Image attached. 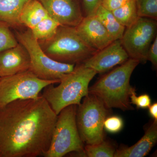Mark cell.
Returning a JSON list of instances; mask_svg holds the SVG:
<instances>
[{
  "label": "cell",
  "mask_w": 157,
  "mask_h": 157,
  "mask_svg": "<svg viewBox=\"0 0 157 157\" xmlns=\"http://www.w3.org/2000/svg\"><path fill=\"white\" fill-rule=\"evenodd\" d=\"M139 63L137 60L129 58L89 88V94L100 98L107 109L132 110L130 96L133 87L130 85V78Z\"/></svg>",
  "instance_id": "obj_2"
},
{
  "label": "cell",
  "mask_w": 157,
  "mask_h": 157,
  "mask_svg": "<svg viewBox=\"0 0 157 157\" xmlns=\"http://www.w3.org/2000/svg\"><path fill=\"white\" fill-rule=\"evenodd\" d=\"M31 0H0V21L10 27L22 25L20 16L25 5Z\"/></svg>",
  "instance_id": "obj_15"
},
{
  "label": "cell",
  "mask_w": 157,
  "mask_h": 157,
  "mask_svg": "<svg viewBox=\"0 0 157 157\" xmlns=\"http://www.w3.org/2000/svg\"><path fill=\"white\" fill-rule=\"evenodd\" d=\"M38 42L48 56L65 63H81L97 52L85 42L74 27L60 25L51 38Z\"/></svg>",
  "instance_id": "obj_4"
},
{
  "label": "cell",
  "mask_w": 157,
  "mask_h": 157,
  "mask_svg": "<svg viewBox=\"0 0 157 157\" xmlns=\"http://www.w3.org/2000/svg\"><path fill=\"white\" fill-rule=\"evenodd\" d=\"M130 0H102L101 6L108 11H113L125 5Z\"/></svg>",
  "instance_id": "obj_26"
},
{
  "label": "cell",
  "mask_w": 157,
  "mask_h": 157,
  "mask_svg": "<svg viewBox=\"0 0 157 157\" xmlns=\"http://www.w3.org/2000/svg\"><path fill=\"white\" fill-rule=\"evenodd\" d=\"M107 108L97 96L89 94L76 109V122L83 143L94 144L104 140V122Z\"/></svg>",
  "instance_id": "obj_7"
},
{
  "label": "cell",
  "mask_w": 157,
  "mask_h": 157,
  "mask_svg": "<svg viewBox=\"0 0 157 157\" xmlns=\"http://www.w3.org/2000/svg\"><path fill=\"white\" fill-rule=\"evenodd\" d=\"M61 25L76 27L84 16L77 0H39Z\"/></svg>",
  "instance_id": "obj_11"
},
{
  "label": "cell",
  "mask_w": 157,
  "mask_h": 157,
  "mask_svg": "<svg viewBox=\"0 0 157 157\" xmlns=\"http://www.w3.org/2000/svg\"><path fill=\"white\" fill-rule=\"evenodd\" d=\"M18 44L17 39L10 29V26L0 21V53Z\"/></svg>",
  "instance_id": "obj_21"
},
{
  "label": "cell",
  "mask_w": 157,
  "mask_h": 157,
  "mask_svg": "<svg viewBox=\"0 0 157 157\" xmlns=\"http://www.w3.org/2000/svg\"><path fill=\"white\" fill-rule=\"evenodd\" d=\"M60 25L57 21L49 16L42 20L31 30L38 41H43L53 36Z\"/></svg>",
  "instance_id": "obj_19"
},
{
  "label": "cell",
  "mask_w": 157,
  "mask_h": 157,
  "mask_svg": "<svg viewBox=\"0 0 157 157\" xmlns=\"http://www.w3.org/2000/svg\"><path fill=\"white\" fill-rule=\"evenodd\" d=\"M30 60L27 51L21 44L0 53V78L29 70Z\"/></svg>",
  "instance_id": "obj_13"
},
{
  "label": "cell",
  "mask_w": 157,
  "mask_h": 157,
  "mask_svg": "<svg viewBox=\"0 0 157 157\" xmlns=\"http://www.w3.org/2000/svg\"><path fill=\"white\" fill-rule=\"evenodd\" d=\"M147 60L151 62L152 64L156 68L157 67V36L152 43L147 53Z\"/></svg>",
  "instance_id": "obj_27"
},
{
  "label": "cell",
  "mask_w": 157,
  "mask_h": 157,
  "mask_svg": "<svg viewBox=\"0 0 157 157\" xmlns=\"http://www.w3.org/2000/svg\"><path fill=\"white\" fill-rule=\"evenodd\" d=\"M48 16V12L39 0H31L21 11L20 21L22 25H24L32 29L42 20Z\"/></svg>",
  "instance_id": "obj_16"
},
{
  "label": "cell",
  "mask_w": 157,
  "mask_h": 157,
  "mask_svg": "<svg viewBox=\"0 0 157 157\" xmlns=\"http://www.w3.org/2000/svg\"><path fill=\"white\" fill-rule=\"evenodd\" d=\"M16 39L25 48L30 57V71L44 80H60L65 74L72 72L75 64L54 60L45 53L31 29L16 33Z\"/></svg>",
  "instance_id": "obj_6"
},
{
  "label": "cell",
  "mask_w": 157,
  "mask_h": 157,
  "mask_svg": "<svg viewBox=\"0 0 157 157\" xmlns=\"http://www.w3.org/2000/svg\"><path fill=\"white\" fill-rule=\"evenodd\" d=\"M76 28L85 42L97 51L105 48L114 41L95 14L85 16Z\"/></svg>",
  "instance_id": "obj_12"
},
{
  "label": "cell",
  "mask_w": 157,
  "mask_h": 157,
  "mask_svg": "<svg viewBox=\"0 0 157 157\" xmlns=\"http://www.w3.org/2000/svg\"><path fill=\"white\" fill-rule=\"evenodd\" d=\"M149 113L151 117L153 118L155 120L157 121V103L151 105L148 107Z\"/></svg>",
  "instance_id": "obj_28"
},
{
  "label": "cell",
  "mask_w": 157,
  "mask_h": 157,
  "mask_svg": "<svg viewBox=\"0 0 157 157\" xmlns=\"http://www.w3.org/2000/svg\"><path fill=\"white\" fill-rule=\"evenodd\" d=\"M95 15L114 41L122 38L126 28L116 19L112 11H108L101 5L97 10Z\"/></svg>",
  "instance_id": "obj_17"
},
{
  "label": "cell",
  "mask_w": 157,
  "mask_h": 157,
  "mask_svg": "<svg viewBox=\"0 0 157 157\" xmlns=\"http://www.w3.org/2000/svg\"><path fill=\"white\" fill-rule=\"evenodd\" d=\"M139 17L157 19V0H135Z\"/></svg>",
  "instance_id": "obj_22"
},
{
  "label": "cell",
  "mask_w": 157,
  "mask_h": 157,
  "mask_svg": "<svg viewBox=\"0 0 157 157\" xmlns=\"http://www.w3.org/2000/svg\"><path fill=\"white\" fill-rule=\"evenodd\" d=\"M77 107V105H70L59 113L50 146L43 156L62 157L73 152L81 156L84 146L76 124Z\"/></svg>",
  "instance_id": "obj_5"
},
{
  "label": "cell",
  "mask_w": 157,
  "mask_h": 157,
  "mask_svg": "<svg viewBox=\"0 0 157 157\" xmlns=\"http://www.w3.org/2000/svg\"><path fill=\"white\" fill-rule=\"evenodd\" d=\"M116 150L114 146L107 141L94 144H86L82 157H113Z\"/></svg>",
  "instance_id": "obj_20"
},
{
  "label": "cell",
  "mask_w": 157,
  "mask_h": 157,
  "mask_svg": "<svg viewBox=\"0 0 157 157\" xmlns=\"http://www.w3.org/2000/svg\"><path fill=\"white\" fill-rule=\"evenodd\" d=\"M130 99L131 104L136 105L137 108L145 109L151 105V99L148 95L144 94L137 97L134 88L131 92Z\"/></svg>",
  "instance_id": "obj_24"
},
{
  "label": "cell",
  "mask_w": 157,
  "mask_h": 157,
  "mask_svg": "<svg viewBox=\"0 0 157 157\" xmlns=\"http://www.w3.org/2000/svg\"><path fill=\"white\" fill-rule=\"evenodd\" d=\"M112 12L117 21L125 28L132 25L139 17L135 0H130L125 5Z\"/></svg>",
  "instance_id": "obj_18"
},
{
  "label": "cell",
  "mask_w": 157,
  "mask_h": 157,
  "mask_svg": "<svg viewBox=\"0 0 157 157\" xmlns=\"http://www.w3.org/2000/svg\"><path fill=\"white\" fill-rule=\"evenodd\" d=\"M157 141V121L149 127L138 142L130 147L116 150L114 157H143L148 155Z\"/></svg>",
  "instance_id": "obj_14"
},
{
  "label": "cell",
  "mask_w": 157,
  "mask_h": 157,
  "mask_svg": "<svg viewBox=\"0 0 157 157\" xmlns=\"http://www.w3.org/2000/svg\"><path fill=\"white\" fill-rule=\"evenodd\" d=\"M157 20L145 17H139L126 28L121 41L130 58L146 63L149 49L157 36Z\"/></svg>",
  "instance_id": "obj_9"
},
{
  "label": "cell",
  "mask_w": 157,
  "mask_h": 157,
  "mask_svg": "<svg viewBox=\"0 0 157 157\" xmlns=\"http://www.w3.org/2000/svg\"><path fill=\"white\" fill-rule=\"evenodd\" d=\"M129 58L121 40H117L98 51L82 63L85 67L92 69L97 73H103L122 64Z\"/></svg>",
  "instance_id": "obj_10"
},
{
  "label": "cell",
  "mask_w": 157,
  "mask_h": 157,
  "mask_svg": "<svg viewBox=\"0 0 157 157\" xmlns=\"http://www.w3.org/2000/svg\"><path fill=\"white\" fill-rule=\"evenodd\" d=\"M59 80L38 78L30 70L0 78V108L18 100L36 99L44 88Z\"/></svg>",
  "instance_id": "obj_8"
},
{
  "label": "cell",
  "mask_w": 157,
  "mask_h": 157,
  "mask_svg": "<svg viewBox=\"0 0 157 157\" xmlns=\"http://www.w3.org/2000/svg\"><path fill=\"white\" fill-rule=\"evenodd\" d=\"M97 74L82 63L77 64L61 78L58 86L52 84L44 88L42 96L58 115L65 107L80 104L82 98L89 94V85Z\"/></svg>",
  "instance_id": "obj_3"
},
{
  "label": "cell",
  "mask_w": 157,
  "mask_h": 157,
  "mask_svg": "<svg viewBox=\"0 0 157 157\" xmlns=\"http://www.w3.org/2000/svg\"><path fill=\"white\" fill-rule=\"evenodd\" d=\"M57 115L42 95L0 108V157L43 156L50 146Z\"/></svg>",
  "instance_id": "obj_1"
},
{
  "label": "cell",
  "mask_w": 157,
  "mask_h": 157,
  "mask_svg": "<svg viewBox=\"0 0 157 157\" xmlns=\"http://www.w3.org/2000/svg\"><path fill=\"white\" fill-rule=\"evenodd\" d=\"M86 16H92L95 14L99 6H101L102 0H82Z\"/></svg>",
  "instance_id": "obj_25"
},
{
  "label": "cell",
  "mask_w": 157,
  "mask_h": 157,
  "mask_svg": "<svg viewBox=\"0 0 157 157\" xmlns=\"http://www.w3.org/2000/svg\"><path fill=\"white\" fill-rule=\"evenodd\" d=\"M123 126L124 122L122 119L116 116L107 117L104 122V128L107 132L112 134L120 132Z\"/></svg>",
  "instance_id": "obj_23"
}]
</instances>
